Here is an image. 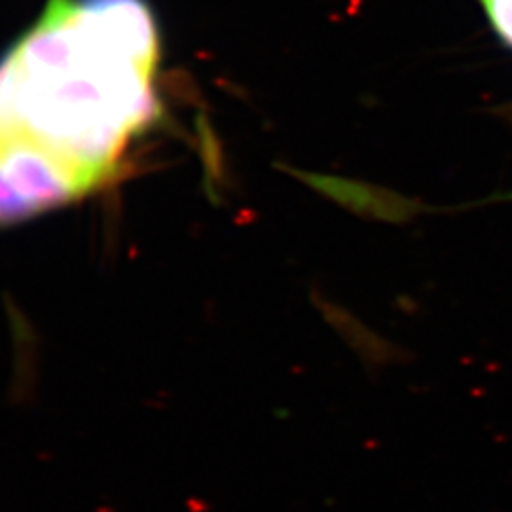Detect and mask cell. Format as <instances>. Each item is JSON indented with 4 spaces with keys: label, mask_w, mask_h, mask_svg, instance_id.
<instances>
[{
    "label": "cell",
    "mask_w": 512,
    "mask_h": 512,
    "mask_svg": "<svg viewBox=\"0 0 512 512\" xmlns=\"http://www.w3.org/2000/svg\"><path fill=\"white\" fill-rule=\"evenodd\" d=\"M156 59L143 0H52L0 61V141L37 145L92 190L156 116Z\"/></svg>",
    "instance_id": "6da1fadb"
},
{
    "label": "cell",
    "mask_w": 512,
    "mask_h": 512,
    "mask_svg": "<svg viewBox=\"0 0 512 512\" xmlns=\"http://www.w3.org/2000/svg\"><path fill=\"white\" fill-rule=\"evenodd\" d=\"M306 183H310L317 192L338 203L340 207L368 220H380L389 224H406L423 213L444 211L427 207L418 200H408L403 196L391 194L382 188H374L370 184L351 183L336 177L321 175H304Z\"/></svg>",
    "instance_id": "7a4b0ae2"
},
{
    "label": "cell",
    "mask_w": 512,
    "mask_h": 512,
    "mask_svg": "<svg viewBox=\"0 0 512 512\" xmlns=\"http://www.w3.org/2000/svg\"><path fill=\"white\" fill-rule=\"evenodd\" d=\"M310 298L313 306L323 315L325 323L342 338V342L370 372L384 370L387 366L408 365L414 361V353L410 349L380 336L342 304H336L315 289H311Z\"/></svg>",
    "instance_id": "3957f363"
},
{
    "label": "cell",
    "mask_w": 512,
    "mask_h": 512,
    "mask_svg": "<svg viewBox=\"0 0 512 512\" xmlns=\"http://www.w3.org/2000/svg\"><path fill=\"white\" fill-rule=\"evenodd\" d=\"M488 21L509 48H512V0H480Z\"/></svg>",
    "instance_id": "277c9868"
}]
</instances>
